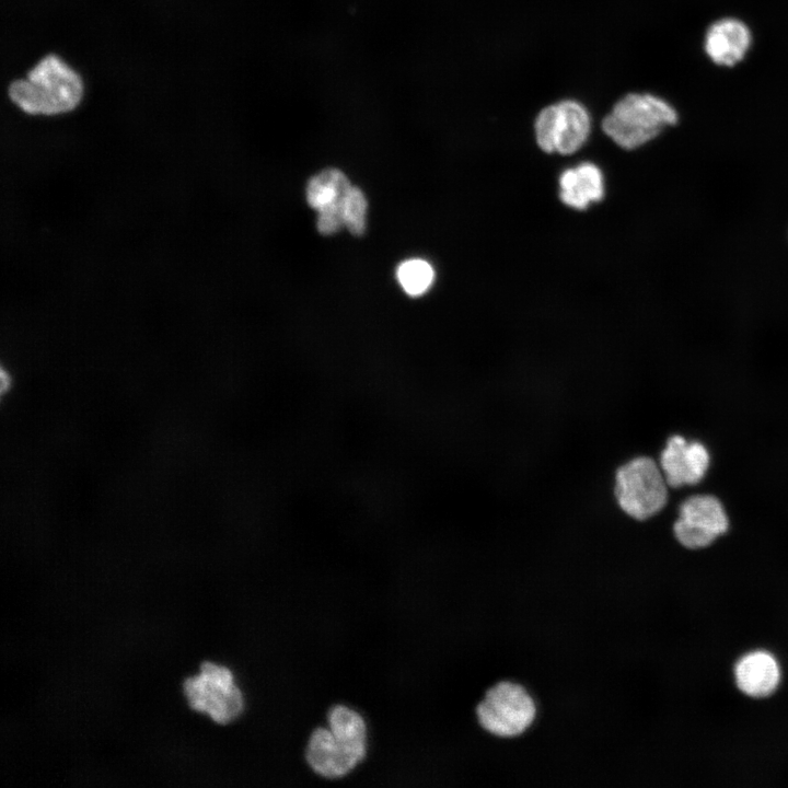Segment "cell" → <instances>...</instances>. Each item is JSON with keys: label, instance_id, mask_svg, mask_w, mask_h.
<instances>
[{"label": "cell", "instance_id": "obj_11", "mask_svg": "<svg viewBox=\"0 0 788 788\" xmlns=\"http://www.w3.org/2000/svg\"><path fill=\"white\" fill-rule=\"evenodd\" d=\"M753 33L746 22L737 16H722L711 22L703 37V50L708 60L720 68H734L749 55Z\"/></svg>", "mask_w": 788, "mask_h": 788}, {"label": "cell", "instance_id": "obj_7", "mask_svg": "<svg viewBox=\"0 0 788 788\" xmlns=\"http://www.w3.org/2000/svg\"><path fill=\"white\" fill-rule=\"evenodd\" d=\"M657 461L672 490H692L708 480L715 454L703 437L679 431L665 438Z\"/></svg>", "mask_w": 788, "mask_h": 788}, {"label": "cell", "instance_id": "obj_14", "mask_svg": "<svg viewBox=\"0 0 788 788\" xmlns=\"http://www.w3.org/2000/svg\"><path fill=\"white\" fill-rule=\"evenodd\" d=\"M396 277L407 294L418 297L429 289L433 281L434 273L428 262L413 258L403 262L398 266Z\"/></svg>", "mask_w": 788, "mask_h": 788}, {"label": "cell", "instance_id": "obj_5", "mask_svg": "<svg viewBox=\"0 0 788 788\" xmlns=\"http://www.w3.org/2000/svg\"><path fill=\"white\" fill-rule=\"evenodd\" d=\"M538 705L521 682L501 679L491 684L475 706L478 727L487 734L512 740L525 734L535 723Z\"/></svg>", "mask_w": 788, "mask_h": 788}, {"label": "cell", "instance_id": "obj_13", "mask_svg": "<svg viewBox=\"0 0 788 788\" xmlns=\"http://www.w3.org/2000/svg\"><path fill=\"white\" fill-rule=\"evenodd\" d=\"M559 186L561 201L576 209H586L590 202L601 200L604 195L602 172L589 162L563 172Z\"/></svg>", "mask_w": 788, "mask_h": 788}, {"label": "cell", "instance_id": "obj_2", "mask_svg": "<svg viewBox=\"0 0 788 788\" xmlns=\"http://www.w3.org/2000/svg\"><path fill=\"white\" fill-rule=\"evenodd\" d=\"M675 106L650 92L623 95L603 118L602 129L617 146L633 150L657 138L679 123Z\"/></svg>", "mask_w": 788, "mask_h": 788}, {"label": "cell", "instance_id": "obj_3", "mask_svg": "<svg viewBox=\"0 0 788 788\" xmlns=\"http://www.w3.org/2000/svg\"><path fill=\"white\" fill-rule=\"evenodd\" d=\"M79 76L56 56L42 59L27 79L13 82L11 100L28 114L55 115L73 109L82 96Z\"/></svg>", "mask_w": 788, "mask_h": 788}, {"label": "cell", "instance_id": "obj_1", "mask_svg": "<svg viewBox=\"0 0 788 788\" xmlns=\"http://www.w3.org/2000/svg\"><path fill=\"white\" fill-rule=\"evenodd\" d=\"M367 754V721L358 710L345 704H335L327 710L326 726L315 728L305 746L308 766L325 779L345 777Z\"/></svg>", "mask_w": 788, "mask_h": 788}, {"label": "cell", "instance_id": "obj_15", "mask_svg": "<svg viewBox=\"0 0 788 788\" xmlns=\"http://www.w3.org/2000/svg\"><path fill=\"white\" fill-rule=\"evenodd\" d=\"M367 208L368 202L363 193L352 186L344 204V225L356 236H361L366 230Z\"/></svg>", "mask_w": 788, "mask_h": 788}, {"label": "cell", "instance_id": "obj_9", "mask_svg": "<svg viewBox=\"0 0 788 788\" xmlns=\"http://www.w3.org/2000/svg\"><path fill=\"white\" fill-rule=\"evenodd\" d=\"M590 130L591 117L587 107L573 99L544 106L534 121L537 146L546 153H575L587 141Z\"/></svg>", "mask_w": 788, "mask_h": 788}, {"label": "cell", "instance_id": "obj_12", "mask_svg": "<svg viewBox=\"0 0 788 788\" xmlns=\"http://www.w3.org/2000/svg\"><path fill=\"white\" fill-rule=\"evenodd\" d=\"M735 683L739 690L754 698L770 695L780 681V669L773 654L755 650L744 654L734 668Z\"/></svg>", "mask_w": 788, "mask_h": 788}, {"label": "cell", "instance_id": "obj_16", "mask_svg": "<svg viewBox=\"0 0 788 788\" xmlns=\"http://www.w3.org/2000/svg\"><path fill=\"white\" fill-rule=\"evenodd\" d=\"M635 677V674H634ZM633 699H634V691H633ZM631 717H633V707H631ZM630 730H631V722H630ZM629 744H630V735H629ZM628 758H629V749H628ZM627 776H628V761H627ZM627 784V781H626Z\"/></svg>", "mask_w": 788, "mask_h": 788}, {"label": "cell", "instance_id": "obj_6", "mask_svg": "<svg viewBox=\"0 0 788 788\" xmlns=\"http://www.w3.org/2000/svg\"><path fill=\"white\" fill-rule=\"evenodd\" d=\"M671 490L658 461L649 455L628 460L615 474L617 505L637 522L658 517L668 507Z\"/></svg>", "mask_w": 788, "mask_h": 788}, {"label": "cell", "instance_id": "obj_10", "mask_svg": "<svg viewBox=\"0 0 788 788\" xmlns=\"http://www.w3.org/2000/svg\"><path fill=\"white\" fill-rule=\"evenodd\" d=\"M352 185L338 169H325L312 176L306 185L308 204L318 212L316 227L329 235L344 225V204Z\"/></svg>", "mask_w": 788, "mask_h": 788}, {"label": "cell", "instance_id": "obj_8", "mask_svg": "<svg viewBox=\"0 0 788 788\" xmlns=\"http://www.w3.org/2000/svg\"><path fill=\"white\" fill-rule=\"evenodd\" d=\"M184 690L189 706L217 723H230L244 711V696L227 667L204 662L199 675L184 682Z\"/></svg>", "mask_w": 788, "mask_h": 788}, {"label": "cell", "instance_id": "obj_4", "mask_svg": "<svg viewBox=\"0 0 788 788\" xmlns=\"http://www.w3.org/2000/svg\"><path fill=\"white\" fill-rule=\"evenodd\" d=\"M733 519L723 497L709 488L690 490L680 500L671 525L674 541L682 548L699 552L727 536Z\"/></svg>", "mask_w": 788, "mask_h": 788}]
</instances>
